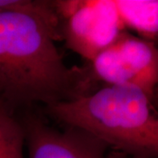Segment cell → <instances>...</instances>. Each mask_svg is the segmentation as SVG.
Segmentation results:
<instances>
[{"instance_id":"6da1fadb","label":"cell","mask_w":158,"mask_h":158,"mask_svg":"<svg viewBox=\"0 0 158 158\" xmlns=\"http://www.w3.org/2000/svg\"><path fill=\"white\" fill-rule=\"evenodd\" d=\"M60 25L25 11L0 12V102L14 113L91 92L85 68H69L55 41Z\"/></svg>"},{"instance_id":"7a4b0ae2","label":"cell","mask_w":158,"mask_h":158,"mask_svg":"<svg viewBox=\"0 0 158 158\" xmlns=\"http://www.w3.org/2000/svg\"><path fill=\"white\" fill-rule=\"evenodd\" d=\"M153 100L141 89L105 85L87 95L45 106L65 125L86 131L132 158L158 155V118Z\"/></svg>"},{"instance_id":"3957f363","label":"cell","mask_w":158,"mask_h":158,"mask_svg":"<svg viewBox=\"0 0 158 158\" xmlns=\"http://www.w3.org/2000/svg\"><path fill=\"white\" fill-rule=\"evenodd\" d=\"M85 69L93 87L96 82L135 86L154 99L158 83V52L154 41L122 31Z\"/></svg>"},{"instance_id":"277c9868","label":"cell","mask_w":158,"mask_h":158,"mask_svg":"<svg viewBox=\"0 0 158 158\" xmlns=\"http://www.w3.org/2000/svg\"><path fill=\"white\" fill-rule=\"evenodd\" d=\"M58 11L65 19L62 38L88 62L124 31L114 1H61Z\"/></svg>"},{"instance_id":"5b68a950","label":"cell","mask_w":158,"mask_h":158,"mask_svg":"<svg viewBox=\"0 0 158 158\" xmlns=\"http://www.w3.org/2000/svg\"><path fill=\"white\" fill-rule=\"evenodd\" d=\"M21 121L28 158H106L109 147L86 131L72 127L60 131L34 113H27Z\"/></svg>"},{"instance_id":"8992f818","label":"cell","mask_w":158,"mask_h":158,"mask_svg":"<svg viewBox=\"0 0 158 158\" xmlns=\"http://www.w3.org/2000/svg\"><path fill=\"white\" fill-rule=\"evenodd\" d=\"M124 27L135 30L142 39L156 40L157 35V1H114Z\"/></svg>"},{"instance_id":"52a82bcc","label":"cell","mask_w":158,"mask_h":158,"mask_svg":"<svg viewBox=\"0 0 158 158\" xmlns=\"http://www.w3.org/2000/svg\"><path fill=\"white\" fill-rule=\"evenodd\" d=\"M26 133L21 119L0 102V158H24Z\"/></svg>"},{"instance_id":"ba28073f","label":"cell","mask_w":158,"mask_h":158,"mask_svg":"<svg viewBox=\"0 0 158 158\" xmlns=\"http://www.w3.org/2000/svg\"><path fill=\"white\" fill-rule=\"evenodd\" d=\"M9 11H32L60 24V19L52 1L37 0H0V12Z\"/></svg>"},{"instance_id":"9c48e42d","label":"cell","mask_w":158,"mask_h":158,"mask_svg":"<svg viewBox=\"0 0 158 158\" xmlns=\"http://www.w3.org/2000/svg\"><path fill=\"white\" fill-rule=\"evenodd\" d=\"M127 155H125L124 153L118 152V151H114V152L110 153L108 155V156H106V158H125Z\"/></svg>"}]
</instances>
